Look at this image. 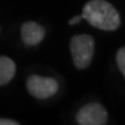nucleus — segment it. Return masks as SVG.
<instances>
[{
    "mask_svg": "<svg viewBox=\"0 0 125 125\" xmlns=\"http://www.w3.org/2000/svg\"><path fill=\"white\" fill-rule=\"evenodd\" d=\"M20 122L14 120H10V118H0V125H18Z\"/></svg>",
    "mask_w": 125,
    "mask_h": 125,
    "instance_id": "obj_8",
    "label": "nucleus"
},
{
    "mask_svg": "<svg viewBox=\"0 0 125 125\" xmlns=\"http://www.w3.org/2000/svg\"><path fill=\"white\" fill-rule=\"evenodd\" d=\"M70 50H71L74 65L78 70H83V68L89 67L94 53L93 36L88 35V33L72 36L70 40Z\"/></svg>",
    "mask_w": 125,
    "mask_h": 125,
    "instance_id": "obj_2",
    "label": "nucleus"
},
{
    "mask_svg": "<svg viewBox=\"0 0 125 125\" xmlns=\"http://www.w3.org/2000/svg\"><path fill=\"white\" fill-rule=\"evenodd\" d=\"M25 85H27L28 93L40 100L52 97L58 92V82L50 76H42L35 74L28 76Z\"/></svg>",
    "mask_w": 125,
    "mask_h": 125,
    "instance_id": "obj_3",
    "label": "nucleus"
},
{
    "mask_svg": "<svg viewBox=\"0 0 125 125\" xmlns=\"http://www.w3.org/2000/svg\"><path fill=\"white\" fill-rule=\"evenodd\" d=\"M75 118L79 125H104L108 121V114L100 103H89L79 108Z\"/></svg>",
    "mask_w": 125,
    "mask_h": 125,
    "instance_id": "obj_4",
    "label": "nucleus"
},
{
    "mask_svg": "<svg viewBox=\"0 0 125 125\" xmlns=\"http://www.w3.org/2000/svg\"><path fill=\"white\" fill-rule=\"evenodd\" d=\"M82 18L100 31H115L121 25L118 10L106 0H89L82 9Z\"/></svg>",
    "mask_w": 125,
    "mask_h": 125,
    "instance_id": "obj_1",
    "label": "nucleus"
},
{
    "mask_svg": "<svg viewBox=\"0 0 125 125\" xmlns=\"http://www.w3.org/2000/svg\"><path fill=\"white\" fill-rule=\"evenodd\" d=\"M115 61H117V65H118V70L121 71V74H122L124 78H125V47H121V49L117 52Z\"/></svg>",
    "mask_w": 125,
    "mask_h": 125,
    "instance_id": "obj_7",
    "label": "nucleus"
},
{
    "mask_svg": "<svg viewBox=\"0 0 125 125\" xmlns=\"http://www.w3.org/2000/svg\"><path fill=\"white\" fill-rule=\"evenodd\" d=\"M15 75V62L7 56H0V86L7 85Z\"/></svg>",
    "mask_w": 125,
    "mask_h": 125,
    "instance_id": "obj_6",
    "label": "nucleus"
},
{
    "mask_svg": "<svg viewBox=\"0 0 125 125\" xmlns=\"http://www.w3.org/2000/svg\"><path fill=\"white\" fill-rule=\"evenodd\" d=\"M45 28L35 21H27L21 25V39L27 46H36L45 39Z\"/></svg>",
    "mask_w": 125,
    "mask_h": 125,
    "instance_id": "obj_5",
    "label": "nucleus"
},
{
    "mask_svg": "<svg viewBox=\"0 0 125 125\" xmlns=\"http://www.w3.org/2000/svg\"><path fill=\"white\" fill-rule=\"evenodd\" d=\"M81 20H83L82 15H75V17H72L71 20L68 21V24H70V25H75V24H79L81 22Z\"/></svg>",
    "mask_w": 125,
    "mask_h": 125,
    "instance_id": "obj_9",
    "label": "nucleus"
}]
</instances>
